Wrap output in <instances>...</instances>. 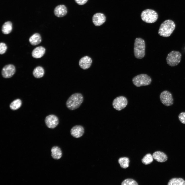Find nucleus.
Wrapping results in <instances>:
<instances>
[{"label":"nucleus","mask_w":185,"mask_h":185,"mask_svg":"<svg viewBox=\"0 0 185 185\" xmlns=\"http://www.w3.org/2000/svg\"><path fill=\"white\" fill-rule=\"evenodd\" d=\"M175 26L174 22L172 20H166L161 24L158 30V34L161 36L167 37L171 35Z\"/></svg>","instance_id":"obj_1"},{"label":"nucleus","mask_w":185,"mask_h":185,"mask_svg":"<svg viewBox=\"0 0 185 185\" xmlns=\"http://www.w3.org/2000/svg\"><path fill=\"white\" fill-rule=\"evenodd\" d=\"M84 97L82 95L79 93L72 94L68 99L66 105L71 110H73L78 108L82 103Z\"/></svg>","instance_id":"obj_2"},{"label":"nucleus","mask_w":185,"mask_h":185,"mask_svg":"<svg viewBox=\"0 0 185 185\" xmlns=\"http://www.w3.org/2000/svg\"><path fill=\"white\" fill-rule=\"evenodd\" d=\"M145 44L144 41L141 38H136L134 44V52L136 58H143L145 55Z\"/></svg>","instance_id":"obj_3"},{"label":"nucleus","mask_w":185,"mask_h":185,"mask_svg":"<svg viewBox=\"0 0 185 185\" xmlns=\"http://www.w3.org/2000/svg\"><path fill=\"white\" fill-rule=\"evenodd\" d=\"M141 17L142 20L144 22L149 23L155 22L157 20L158 15L155 11L150 9H147L143 11L141 13Z\"/></svg>","instance_id":"obj_4"},{"label":"nucleus","mask_w":185,"mask_h":185,"mask_svg":"<svg viewBox=\"0 0 185 185\" xmlns=\"http://www.w3.org/2000/svg\"><path fill=\"white\" fill-rule=\"evenodd\" d=\"M132 81L134 85L138 87L150 85L152 82V79L147 75L142 74L134 77L132 79Z\"/></svg>","instance_id":"obj_5"},{"label":"nucleus","mask_w":185,"mask_h":185,"mask_svg":"<svg viewBox=\"0 0 185 185\" xmlns=\"http://www.w3.org/2000/svg\"><path fill=\"white\" fill-rule=\"evenodd\" d=\"M181 54L178 51H173L169 53L166 58V62L169 66L174 67L177 65L180 62Z\"/></svg>","instance_id":"obj_6"},{"label":"nucleus","mask_w":185,"mask_h":185,"mask_svg":"<svg viewBox=\"0 0 185 185\" xmlns=\"http://www.w3.org/2000/svg\"><path fill=\"white\" fill-rule=\"evenodd\" d=\"M162 103L166 106L172 105L173 104V99L171 93L169 91L165 90L162 92L160 95Z\"/></svg>","instance_id":"obj_7"},{"label":"nucleus","mask_w":185,"mask_h":185,"mask_svg":"<svg viewBox=\"0 0 185 185\" xmlns=\"http://www.w3.org/2000/svg\"><path fill=\"white\" fill-rule=\"evenodd\" d=\"M127 103L126 98L124 96H121L116 97L113 100L112 105L115 109L120 111L124 108Z\"/></svg>","instance_id":"obj_8"},{"label":"nucleus","mask_w":185,"mask_h":185,"mask_svg":"<svg viewBox=\"0 0 185 185\" xmlns=\"http://www.w3.org/2000/svg\"><path fill=\"white\" fill-rule=\"evenodd\" d=\"M15 71V68L13 65L8 64L3 68L2 71V74L4 78H9L13 76Z\"/></svg>","instance_id":"obj_9"},{"label":"nucleus","mask_w":185,"mask_h":185,"mask_svg":"<svg viewBox=\"0 0 185 185\" xmlns=\"http://www.w3.org/2000/svg\"><path fill=\"white\" fill-rule=\"evenodd\" d=\"M45 122L47 126L49 128L53 129L55 128L59 123L58 118L54 115H50L47 116L45 118Z\"/></svg>","instance_id":"obj_10"},{"label":"nucleus","mask_w":185,"mask_h":185,"mask_svg":"<svg viewBox=\"0 0 185 185\" xmlns=\"http://www.w3.org/2000/svg\"><path fill=\"white\" fill-rule=\"evenodd\" d=\"M92 20L93 23L95 26H99L105 22L106 20V17L103 13H97L93 15Z\"/></svg>","instance_id":"obj_11"},{"label":"nucleus","mask_w":185,"mask_h":185,"mask_svg":"<svg viewBox=\"0 0 185 185\" xmlns=\"http://www.w3.org/2000/svg\"><path fill=\"white\" fill-rule=\"evenodd\" d=\"M84 132L83 127L80 125H76L73 127L70 130L71 135L73 137L78 138L82 136Z\"/></svg>","instance_id":"obj_12"},{"label":"nucleus","mask_w":185,"mask_h":185,"mask_svg":"<svg viewBox=\"0 0 185 185\" xmlns=\"http://www.w3.org/2000/svg\"><path fill=\"white\" fill-rule=\"evenodd\" d=\"M54 13L55 15L58 17H62L65 16L67 13L66 7L64 5H60L55 8Z\"/></svg>","instance_id":"obj_13"},{"label":"nucleus","mask_w":185,"mask_h":185,"mask_svg":"<svg viewBox=\"0 0 185 185\" xmlns=\"http://www.w3.org/2000/svg\"><path fill=\"white\" fill-rule=\"evenodd\" d=\"M92 62L91 59L86 56L82 58L79 60V64L80 67L83 69H86L90 66Z\"/></svg>","instance_id":"obj_14"},{"label":"nucleus","mask_w":185,"mask_h":185,"mask_svg":"<svg viewBox=\"0 0 185 185\" xmlns=\"http://www.w3.org/2000/svg\"><path fill=\"white\" fill-rule=\"evenodd\" d=\"M153 159L158 162H163L168 159L167 155L164 152L159 151L154 152L152 154Z\"/></svg>","instance_id":"obj_15"},{"label":"nucleus","mask_w":185,"mask_h":185,"mask_svg":"<svg viewBox=\"0 0 185 185\" xmlns=\"http://www.w3.org/2000/svg\"><path fill=\"white\" fill-rule=\"evenodd\" d=\"M45 49L42 46L37 47L35 48L32 52V56L35 58L42 57L44 54Z\"/></svg>","instance_id":"obj_16"},{"label":"nucleus","mask_w":185,"mask_h":185,"mask_svg":"<svg viewBox=\"0 0 185 185\" xmlns=\"http://www.w3.org/2000/svg\"><path fill=\"white\" fill-rule=\"evenodd\" d=\"M29 41L32 45H35L40 43L42 41L40 34L36 33L32 35L29 38Z\"/></svg>","instance_id":"obj_17"},{"label":"nucleus","mask_w":185,"mask_h":185,"mask_svg":"<svg viewBox=\"0 0 185 185\" xmlns=\"http://www.w3.org/2000/svg\"><path fill=\"white\" fill-rule=\"evenodd\" d=\"M51 156L54 159H60L62 156V152L60 149L57 146L53 147L51 149Z\"/></svg>","instance_id":"obj_18"},{"label":"nucleus","mask_w":185,"mask_h":185,"mask_svg":"<svg viewBox=\"0 0 185 185\" xmlns=\"http://www.w3.org/2000/svg\"><path fill=\"white\" fill-rule=\"evenodd\" d=\"M12 29V24L11 22L8 21L5 22L3 24L2 31L3 33L7 34L11 32Z\"/></svg>","instance_id":"obj_19"},{"label":"nucleus","mask_w":185,"mask_h":185,"mask_svg":"<svg viewBox=\"0 0 185 185\" xmlns=\"http://www.w3.org/2000/svg\"><path fill=\"white\" fill-rule=\"evenodd\" d=\"M44 73V69L42 67L39 66L34 69L33 73L34 76L36 78H40L43 76Z\"/></svg>","instance_id":"obj_20"},{"label":"nucleus","mask_w":185,"mask_h":185,"mask_svg":"<svg viewBox=\"0 0 185 185\" xmlns=\"http://www.w3.org/2000/svg\"><path fill=\"white\" fill-rule=\"evenodd\" d=\"M168 185H185V181L181 178H173L170 180Z\"/></svg>","instance_id":"obj_21"},{"label":"nucleus","mask_w":185,"mask_h":185,"mask_svg":"<svg viewBox=\"0 0 185 185\" xmlns=\"http://www.w3.org/2000/svg\"><path fill=\"white\" fill-rule=\"evenodd\" d=\"M118 162L122 168L126 169L129 166L130 161L128 158L124 157L120 158L118 160Z\"/></svg>","instance_id":"obj_22"},{"label":"nucleus","mask_w":185,"mask_h":185,"mask_svg":"<svg viewBox=\"0 0 185 185\" xmlns=\"http://www.w3.org/2000/svg\"><path fill=\"white\" fill-rule=\"evenodd\" d=\"M22 104V101L19 99H17L14 100L10 105V108L14 110L19 108Z\"/></svg>","instance_id":"obj_23"},{"label":"nucleus","mask_w":185,"mask_h":185,"mask_svg":"<svg viewBox=\"0 0 185 185\" xmlns=\"http://www.w3.org/2000/svg\"><path fill=\"white\" fill-rule=\"evenodd\" d=\"M152 155L148 153L146 154L142 160V162L145 165H147L151 163L153 161Z\"/></svg>","instance_id":"obj_24"},{"label":"nucleus","mask_w":185,"mask_h":185,"mask_svg":"<svg viewBox=\"0 0 185 185\" xmlns=\"http://www.w3.org/2000/svg\"><path fill=\"white\" fill-rule=\"evenodd\" d=\"M122 185H137V183L134 180L131 179H126L123 181L121 184Z\"/></svg>","instance_id":"obj_25"},{"label":"nucleus","mask_w":185,"mask_h":185,"mask_svg":"<svg viewBox=\"0 0 185 185\" xmlns=\"http://www.w3.org/2000/svg\"><path fill=\"white\" fill-rule=\"evenodd\" d=\"M7 48L6 44L4 43L1 42L0 43V54H2L6 52Z\"/></svg>","instance_id":"obj_26"},{"label":"nucleus","mask_w":185,"mask_h":185,"mask_svg":"<svg viewBox=\"0 0 185 185\" xmlns=\"http://www.w3.org/2000/svg\"><path fill=\"white\" fill-rule=\"evenodd\" d=\"M180 121L182 124H185V112H182L178 116Z\"/></svg>","instance_id":"obj_27"},{"label":"nucleus","mask_w":185,"mask_h":185,"mask_svg":"<svg viewBox=\"0 0 185 185\" xmlns=\"http://www.w3.org/2000/svg\"><path fill=\"white\" fill-rule=\"evenodd\" d=\"M88 0H75L77 4L79 5H82L85 4Z\"/></svg>","instance_id":"obj_28"},{"label":"nucleus","mask_w":185,"mask_h":185,"mask_svg":"<svg viewBox=\"0 0 185 185\" xmlns=\"http://www.w3.org/2000/svg\"></svg>","instance_id":"obj_29"}]
</instances>
